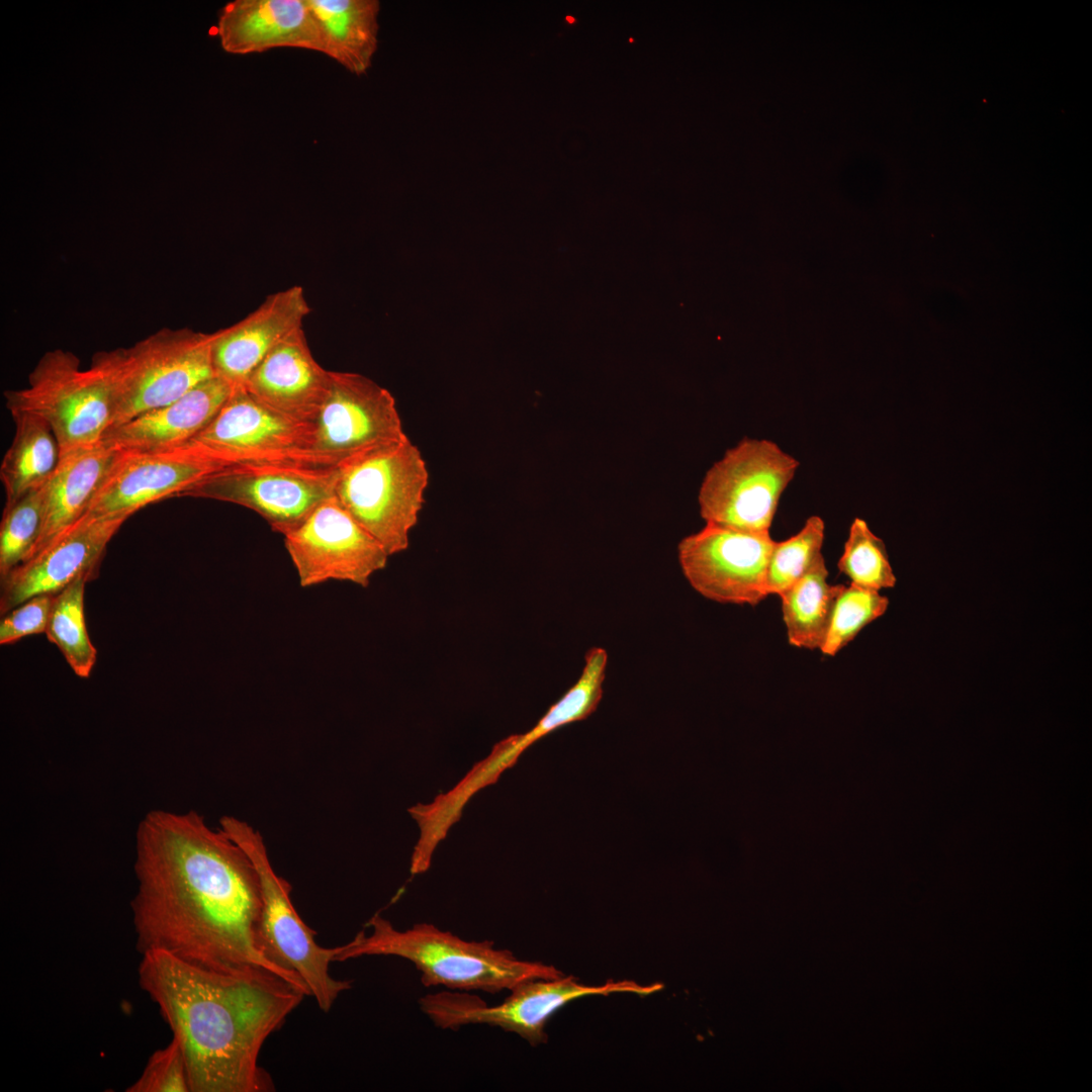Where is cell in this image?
<instances>
[{
    "label": "cell",
    "mask_w": 1092,
    "mask_h": 1092,
    "mask_svg": "<svg viewBox=\"0 0 1092 1092\" xmlns=\"http://www.w3.org/2000/svg\"><path fill=\"white\" fill-rule=\"evenodd\" d=\"M131 902L141 953L163 951L221 974H274L307 996L305 983L261 950L258 872L244 849L195 811L152 810L136 831Z\"/></svg>",
    "instance_id": "6da1fadb"
},
{
    "label": "cell",
    "mask_w": 1092,
    "mask_h": 1092,
    "mask_svg": "<svg viewBox=\"0 0 1092 1092\" xmlns=\"http://www.w3.org/2000/svg\"><path fill=\"white\" fill-rule=\"evenodd\" d=\"M139 983L179 1043L191 1092L275 1090L259 1055L302 990L274 974H221L163 951L142 953Z\"/></svg>",
    "instance_id": "7a4b0ae2"
},
{
    "label": "cell",
    "mask_w": 1092,
    "mask_h": 1092,
    "mask_svg": "<svg viewBox=\"0 0 1092 1092\" xmlns=\"http://www.w3.org/2000/svg\"><path fill=\"white\" fill-rule=\"evenodd\" d=\"M370 934L358 932L346 944L335 947L334 962L364 956H394L412 962L426 987L497 993L537 979H557L564 974L553 966L523 961L491 940L468 941L430 923L400 931L375 914L368 921Z\"/></svg>",
    "instance_id": "3957f363"
},
{
    "label": "cell",
    "mask_w": 1092,
    "mask_h": 1092,
    "mask_svg": "<svg viewBox=\"0 0 1092 1092\" xmlns=\"http://www.w3.org/2000/svg\"><path fill=\"white\" fill-rule=\"evenodd\" d=\"M428 482L422 453L406 437L339 465L334 496L391 556L408 547Z\"/></svg>",
    "instance_id": "277c9868"
},
{
    "label": "cell",
    "mask_w": 1092,
    "mask_h": 1092,
    "mask_svg": "<svg viewBox=\"0 0 1092 1092\" xmlns=\"http://www.w3.org/2000/svg\"><path fill=\"white\" fill-rule=\"evenodd\" d=\"M211 343L212 334L164 328L129 348L96 353L91 364L108 382L114 399L111 429L214 377Z\"/></svg>",
    "instance_id": "5b68a950"
},
{
    "label": "cell",
    "mask_w": 1092,
    "mask_h": 1092,
    "mask_svg": "<svg viewBox=\"0 0 1092 1092\" xmlns=\"http://www.w3.org/2000/svg\"><path fill=\"white\" fill-rule=\"evenodd\" d=\"M219 825L248 854L259 875L263 898L258 927L261 950L276 966L298 976L320 1009L328 1012L339 995L352 987L351 981L336 980L330 974L335 947L316 943V932L292 905L290 883L274 871L261 833L233 816L221 817Z\"/></svg>",
    "instance_id": "8992f818"
},
{
    "label": "cell",
    "mask_w": 1092,
    "mask_h": 1092,
    "mask_svg": "<svg viewBox=\"0 0 1092 1092\" xmlns=\"http://www.w3.org/2000/svg\"><path fill=\"white\" fill-rule=\"evenodd\" d=\"M10 415L30 414L51 427L60 452L101 442L111 429L114 399L108 382L94 366L81 368L77 355L46 352L28 375V385L4 392Z\"/></svg>",
    "instance_id": "52a82bcc"
},
{
    "label": "cell",
    "mask_w": 1092,
    "mask_h": 1092,
    "mask_svg": "<svg viewBox=\"0 0 1092 1092\" xmlns=\"http://www.w3.org/2000/svg\"><path fill=\"white\" fill-rule=\"evenodd\" d=\"M800 462L767 439L744 438L706 472L698 493L706 524L769 533Z\"/></svg>",
    "instance_id": "ba28073f"
},
{
    "label": "cell",
    "mask_w": 1092,
    "mask_h": 1092,
    "mask_svg": "<svg viewBox=\"0 0 1092 1092\" xmlns=\"http://www.w3.org/2000/svg\"><path fill=\"white\" fill-rule=\"evenodd\" d=\"M336 474L337 468L299 463L234 464L205 476L179 496L248 508L284 536L334 495Z\"/></svg>",
    "instance_id": "9c48e42d"
},
{
    "label": "cell",
    "mask_w": 1092,
    "mask_h": 1092,
    "mask_svg": "<svg viewBox=\"0 0 1092 1092\" xmlns=\"http://www.w3.org/2000/svg\"><path fill=\"white\" fill-rule=\"evenodd\" d=\"M312 444L313 425L280 416L257 401L243 386H233L211 422L184 446L225 466L246 463L322 466L313 456Z\"/></svg>",
    "instance_id": "30bf717a"
},
{
    "label": "cell",
    "mask_w": 1092,
    "mask_h": 1092,
    "mask_svg": "<svg viewBox=\"0 0 1092 1092\" xmlns=\"http://www.w3.org/2000/svg\"><path fill=\"white\" fill-rule=\"evenodd\" d=\"M331 388L313 425L317 463L337 468L405 435L393 395L358 373L332 371Z\"/></svg>",
    "instance_id": "8fae6325"
},
{
    "label": "cell",
    "mask_w": 1092,
    "mask_h": 1092,
    "mask_svg": "<svg viewBox=\"0 0 1092 1092\" xmlns=\"http://www.w3.org/2000/svg\"><path fill=\"white\" fill-rule=\"evenodd\" d=\"M775 540L713 524L682 538L677 558L690 585L707 600L756 606L768 595L766 568Z\"/></svg>",
    "instance_id": "7c38bea8"
},
{
    "label": "cell",
    "mask_w": 1092,
    "mask_h": 1092,
    "mask_svg": "<svg viewBox=\"0 0 1092 1092\" xmlns=\"http://www.w3.org/2000/svg\"><path fill=\"white\" fill-rule=\"evenodd\" d=\"M286 551L302 587L329 580L369 585L389 554L333 495L284 535Z\"/></svg>",
    "instance_id": "4fadbf2b"
},
{
    "label": "cell",
    "mask_w": 1092,
    "mask_h": 1092,
    "mask_svg": "<svg viewBox=\"0 0 1092 1092\" xmlns=\"http://www.w3.org/2000/svg\"><path fill=\"white\" fill-rule=\"evenodd\" d=\"M223 467L185 446L158 451H117L85 515L128 519L148 505L179 496Z\"/></svg>",
    "instance_id": "5bb4252c"
},
{
    "label": "cell",
    "mask_w": 1092,
    "mask_h": 1092,
    "mask_svg": "<svg viewBox=\"0 0 1092 1092\" xmlns=\"http://www.w3.org/2000/svg\"><path fill=\"white\" fill-rule=\"evenodd\" d=\"M126 520L84 515L0 580V614L4 616L31 597L57 594L79 577L93 580L109 541Z\"/></svg>",
    "instance_id": "9a60e30c"
},
{
    "label": "cell",
    "mask_w": 1092,
    "mask_h": 1092,
    "mask_svg": "<svg viewBox=\"0 0 1092 1092\" xmlns=\"http://www.w3.org/2000/svg\"><path fill=\"white\" fill-rule=\"evenodd\" d=\"M331 372L314 359L299 329L275 346L241 386L276 414L312 425L329 394Z\"/></svg>",
    "instance_id": "2e32d148"
},
{
    "label": "cell",
    "mask_w": 1092,
    "mask_h": 1092,
    "mask_svg": "<svg viewBox=\"0 0 1092 1092\" xmlns=\"http://www.w3.org/2000/svg\"><path fill=\"white\" fill-rule=\"evenodd\" d=\"M309 312L304 289L299 285L268 295L244 318L212 333L214 375L232 386L243 385L275 346L302 329Z\"/></svg>",
    "instance_id": "e0dca14e"
},
{
    "label": "cell",
    "mask_w": 1092,
    "mask_h": 1092,
    "mask_svg": "<svg viewBox=\"0 0 1092 1092\" xmlns=\"http://www.w3.org/2000/svg\"><path fill=\"white\" fill-rule=\"evenodd\" d=\"M421 1009L442 1027L458 1029L467 1024H488L514 1032L531 1045L547 1041L545 1025L559 1009V997L545 979L525 982L511 990L498 1005L488 1006L464 991H443L420 999Z\"/></svg>",
    "instance_id": "ac0fdd59"
},
{
    "label": "cell",
    "mask_w": 1092,
    "mask_h": 1092,
    "mask_svg": "<svg viewBox=\"0 0 1092 1092\" xmlns=\"http://www.w3.org/2000/svg\"><path fill=\"white\" fill-rule=\"evenodd\" d=\"M217 34L235 55L297 48L326 54L323 29L306 0H235L220 12Z\"/></svg>",
    "instance_id": "d6986e66"
},
{
    "label": "cell",
    "mask_w": 1092,
    "mask_h": 1092,
    "mask_svg": "<svg viewBox=\"0 0 1092 1092\" xmlns=\"http://www.w3.org/2000/svg\"><path fill=\"white\" fill-rule=\"evenodd\" d=\"M608 665V653L602 647H592L584 656V665L575 684L540 718L529 731L514 734L495 743L487 756L475 762L461 780L463 789L471 795L494 784L500 775L513 766L532 744L558 728L590 716L603 696Z\"/></svg>",
    "instance_id": "ffe728a7"
},
{
    "label": "cell",
    "mask_w": 1092,
    "mask_h": 1092,
    "mask_svg": "<svg viewBox=\"0 0 1092 1092\" xmlns=\"http://www.w3.org/2000/svg\"><path fill=\"white\" fill-rule=\"evenodd\" d=\"M233 386L212 377L166 405L145 412L109 430L102 441L117 451H158L182 447L215 417Z\"/></svg>",
    "instance_id": "44dd1931"
},
{
    "label": "cell",
    "mask_w": 1092,
    "mask_h": 1092,
    "mask_svg": "<svg viewBox=\"0 0 1092 1092\" xmlns=\"http://www.w3.org/2000/svg\"><path fill=\"white\" fill-rule=\"evenodd\" d=\"M116 454L104 441L60 452L55 470L41 486V532L29 558L85 515Z\"/></svg>",
    "instance_id": "7402d4cb"
},
{
    "label": "cell",
    "mask_w": 1092,
    "mask_h": 1092,
    "mask_svg": "<svg viewBox=\"0 0 1092 1092\" xmlns=\"http://www.w3.org/2000/svg\"><path fill=\"white\" fill-rule=\"evenodd\" d=\"M325 36L326 56L355 75L370 68L378 46L377 0H306Z\"/></svg>",
    "instance_id": "603a6c76"
},
{
    "label": "cell",
    "mask_w": 1092,
    "mask_h": 1092,
    "mask_svg": "<svg viewBox=\"0 0 1092 1092\" xmlns=\"http://www.w3.org/2000/svg\"><path fill=\"white\" fill-rule=\"evenodd\" d=\"M11 417L15 433L0 465L5 503L41 487L60 459L59 443L47 422L30 414Z\"/></svg>",
    "instance_id": "cb8c5ba5"
},
{
    "label": "cell",
    "mask_w": 1092,
    "mask_h": 1092,
    "mask_svg": "<svg viewBox=\"0 0 1092 1092\" xmlns=\"http://www.w3.org/2000/svg\"><path fill=\"white\" fill-rule=\"evenodd\" d=\"M821 556L789 589L783 593L782 613L788 642L797 648L820 649L828 633L841 584L828 582Z\"/></svg>",
    "instance_id": "d4e9b609"
},
{
    "label": "cell",
    "mask_w": 1092,
    "mask_h": 1092,
    "mask_svg": "<svg viewBox=\"0 0 1092 1092\" xmlns=\"http://www.w3.org/2000/svg\"><path fill=\"white\" fill-rule=\"evenodd\" d=\"M89 578L82 576L54 595L46 635L58 646L76 675L87 678L97 650L87 632L84 593Z\"/></svg>",
    "instance_id": "484cf974"
},
{
    "label": "cell",
    "mask_w": 1092,
    "mask_h": 1092,
    "mask_svg": "<svg viewBox=\"0 0 1092 1092\" xmlns=\"http://www.w3.org/2000/svg\"><path fill=\"white\" fill-rule=\"evenodd\" d=\"M837 567L851 584L862 588L881 592L897 582L884 541L860 518L849 526Z\"/></svg>",
    "instance_id": "4316f807"
},
{
    "label": "cell",
    "mask_w": 1092,
    "mask_h": 1092,
    "mask_svg": "<svg viewBox=\"0 0 1092 1092\" xmlns=\"http://www.w3.org/2000/svg\"><path fill=\"white\" fill-rule=\"evenodd\" d=\"M825 523L810 516L795 535L775 541L766 568L767 595L781 596L795 584L822 555Z\"/></svg>",
    "instance_id": "83f0119b"
},
{
    "label": "cell",
    "mask_w": 1092,
    "mask_h": 1092,
    "mask_svg": "<svg viewBox=\"0 0 1092 1092\" xmlns=\"http://www.w3.org/2000/svg\"><path fill=\"white\" fill-rule=\"evenodd\" d=\"M42 525L41 487L5 503L0 523V580L31 556Z\"/></svg>",
    "instance_id": "f1b7e54d"
},
{
    "label": "cell",
    "mask_w": 1092,
    "mask_h": 1092,
    "mask_svg": "<svg viewBox=\"0 0 1092 1092\" xmlns=\"http://www.w3.org/2000/svg\"><path fill=\"white\" fill-rule=\"evenodd\" d=\"M889 599L880 592L854 584H841L828 633L819 649L826 656H835L860 631L882 617L889 607Z\"/></svg>",
    "instance_id": "f546056e"
},
{
    "label": "cell",
    "mask_w": 1092,
    "mask_h": 1092,
    "mask_svg": "<svg viewBox=\"0 0 1092 1092\" xmlns=\"http://www.w3.org/2000/svg\"><path fill=\"white\" fill-rule=\"evenodd\" d=\"M127 1092H191L185 1061L178 1041L154 1052Z\"/></svg>",
    "instance_id": "4dcf8cb0"
},
{
    "label": "cell",
    "mask_w": 1092,
    "mask_h": 1092,
    "mask_svg": "<svg viewBox=\"0 0 1092 1092\" xmlns=\"http://www.w3.org/2000/svg\"><path fill=\"white\" fill-rule=\"evenodd\" d=\"M54 595L31 597L5 614L0 622V644H11L25 636L44 633Z\"/></svg>",
    "instance_id": "1f68e13d"
}]
</instances>
